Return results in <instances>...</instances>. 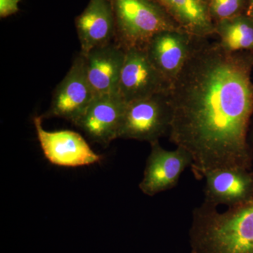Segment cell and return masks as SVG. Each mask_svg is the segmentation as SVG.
<instances>
[{"instance_id": "cell-1", "label": "cell", "mask_w": 253, "mask_h": 253, "mask_svg": "<svg viewBox=\"0 0 253 253\" xmlns=\"http://www.w3.org/2000/svg\"><path fill=\"white\" fill-rule=\"evenodd\" d=\"M253 51H230L219 42L194 38L168 92L169 140L193 159L197 179L214 169L251 170L248 141L253 115Z\"/></svg>"}, {"instance_id": "cell-2", "label": "cell", "mask_w": 253, "mask_h": 253, "mask_svg": "<svg viewBox=\"0 0 253 253\" xmlns=\"http://www.w3.org/2000/svg\"><path fill=\"white\" fill-rule=\"evenodd\" d=\"M189 243L191 253H253V196L223 212L205 201L195 208Z\"/></svg>"}, {"instance_id": "cell-3", "label": "cell", "mask_w": 253, "mask_h": 253, "mask_svg": "<svg viewBox=\"0 0 253 253\" xmlns=\"http://www.w3.org/2000/svg\"><path fill=\"white\" fill-rule=\"evenodd\" d=\"M111 1L116 23L115 41L124 49L144 48L160 32L182 30L154 0Z\"/></svg>"}, {"instance_id": "cell-4", "label": "cell", "mask_w": 253, "mask_h": 253, "mask_svg": "<svg viewBox=\"0 0 253 253\" xmlns=\"http://www.w3.org/2000/svg\"><path fill=\"white\" fill-rule=\"evenodd\" d=\"M168 92L127 103L119 138L151 143L169 131L172 113Z\"/></svg>"}, {"instance_id": "cell-5", "label": "cell", "mask_w": 253, "mask_h": 253, "mask_svg": "<svg viewBox=\"0 0 253 253\" xmlns=\"http://www.w3.org/2000/svg\"><path fill=\"white\" fill-rule=\"evenodd\" d=\"M94 97L86 75L84 56L81 53L56 86L49 109L42 118H63L76 125Z\"/></svg>"}, {"instance_id": "cell-6", "label": "cell", "mask_w": 253, "mask_h": 253, "mask_svg": "<svg viewBox=\"0 0 253 253\" xmlns=\"http://www.w3.org/2000/svg\"><path fill=\"white\" fill-rule=\"evenodd\" d=\"M42 116L33 118L37 136L43 154L54 166L77 168L100 163L103 156L91 149L83 136L71 130L46 131Z\"/></svg>"}, {"instance_id": "cell-7", "label": "cell", "mask_w": 253, "mask_h": 253, "mask_svg": "<svg viewBox=\"0 0 253 253\" xmlns=\"http://www.w3.org/2000/svg\"><path fill=\"white\" fill-rule=\"evenodd\" d=\"M171 83L155 67L144 48L126 50L118 94L127 104L160 93L168 92Z\"/></svg>"}, {"instance_id": "cell-8", "label": "cell", "mask_w": 253, "mask_h": 253, "mask_svg": "<svg viewBox=\"0 0 253 253\" xmlns=\"http://www.w3.org/2000/svg\"><path fill=\"white\" fill-rule=\"evenodd\" d=\"M151 152L139 187L149 196L173 189L177 185L181 174L193 163L191 155L182 148L172 151L163 149L159 140L150 143Z\"/></svg>"}, {"instance_id": "cell-9", "label": "cell", "mask_w": 253, "mask_h": 253, "mask_svg": "<svg viewBox=\"0 0 253 253\" xmlns=\"http://www.w3.org/2000/svg\"><path fill=\"white\" fill-rule=\"evenodd\" d=\"M126 105L118 94L95 96L75 126L91 141L107 146L119 138Z\"/></svg>"}, {"instance_id": "cell-10", "label": "cell", "mask_w": 253, "mask_h": 253, "mask_svg": "<svg viewBox=\"0 0 253 253\" xmlns=\"http://www.w3.org/2000/svg\"><path fill=\"white\" fill-rule=\"evenodd\" d=\"M205 202L228 208L239 206L253 196V172L244 168H224L204 174Z\"/></svg>"}, {"instance_id": "cell-11", "label": "cell", "mask_w": 253, "mask_h": 253, "mask_svg": "<svg viewBox=\"0 0 253 253\" xmlns=\"http://www.w3.org/2000/svg\"><path fill=\"white\" fill-rule=\"evenodd\" d=\"M194 38L183 30L164 31L155 35L144 48L155 67L171 84L189 56Z\"/></svg>"}, {"instance_id": "cell-12", "label": "cell", "mask_w": 253, "mask_h": 253, "mask_svg": "<svg viewBox=\"0 0 253 253\" xmlns=\"http://www.w3.org/2000/svg\"><path fill=\"white\" fill-rule=\"evenodd\" d=\"M83 56L95 96L118 94L126 49L114 41L95 47Z\"/></svg>"}, {"instance_id": "cell-13", "label": "cell", "mask_w": 253, "mask_h": 253, "mask_svg": "<svg viewBox=\"0 0 253 253\" xmlns=\"http://www.w3.org/2000/svg\"><path fill=\"white\" fill-rule=\"evenodd\" d=\"M82 54L115 41L116 23L111 0H89L76 18Z\"/></svg>"}, {"instance_id": "cell-14", "label": "cell", "mask_w": 253, "mask_h": 253, "mask_svg": "<svg viewBox=\"0 0 253 253\" xmlns=\"http://www.w3.org/2000/svg\"><path fill=\"white\" fill-rule=\"evenodd\" d=\"M186 33L196 38L215 35L214 23L204 0H154Z\"/></svg>"}, {"instance_id": "cell-15", "label": "cell", "mask_w": 253, "mask_h": 253, "mask_svg": "<svg viewBox=\"0 0 253 253\" xmlns=\"http://www.w3.org/2000/svg\"><path fill=\"white\" fill-rule=\"evenodd\" d=\"M214 32L228 51H253V21L246 14L214 23Z\"/></svg>"}, {"instance_id": "cell-16", "label": "cell", "mask_w": 253, "mask_h": 253, "mask_svg": "<svg viewBox=\"0 0 253 253\" xmlns=\"http://www.w3.org/2000/svg\"><path fill=\"white\" fill-rule=\"evenodd\" d=\"M249 0H210L208 9L214 23L246 14Z\"/></svg>"}, {"instance_id": "cell-17", "label": "cell", "mask_w": 253, "mask_h": 253, "mask_svg": "<svg viewBox=\"0 0 253 253\" xmlns=\"http://www.w3.org/2000/svg\"><path fill=\"white\" fill-rule=\"evenodd\" d=\"M20 1L21 0H0V17L6 18L18 12Z\"/></svg>"}, {"instance_id": "cell-18", "label": "cell", "mask_w": 253, "mask_h": 253, "mask_svg": "<svg viewBox=\"0 0 253 253\" xmlns=\"http://www.w3.org/2000/svg\"><path fill=\"white\" fill-rule=\"evenodd\" d=\"M252 9H253V0H249V7H248L247 11Z\"/></svg>"}, {"instance_id": "cell-19", "label": "cell", "mask_w": 253, "mask_h": 253, "mask_svg": "<svg viewBox=\"0 0 253 253\" xmlns=\"http://www.w3.org/2000/svg\"><path fill=\"white\" fill-rule=\"evenodd\" d=\"M246 14L249 16L253 21V9L251 10V11H248L246 13Z\"/></svg>"}, {"instance_id": "cell-20", "label": "cell", "mask_w": 253, "mask_h": 253, "mask_svg": "<svg viewBox=\"0 0 253 253\" xmlns=\"http://www.w3.org/2000/svg\"><path fill=\"white\" fill-rule=\"evenodd\" d=\"M251 141H252L253 144V128L252 132H251Z\"/></svg>"}, {"instance_id": "cell-21", "label": "cell", "mask_w": 253, "mask_h": 253, "mask_svg": "<svg viewBox=\"0 0 253 253\" xmlns=\"http://www.w3.org/2000/svg\"><path fill=\"white\" fill-rule=\"evenodd\" d=\"M205 1H206V3H207L208 5V2H209L210 0H204Z\"/></svg>"}]
</instances>
